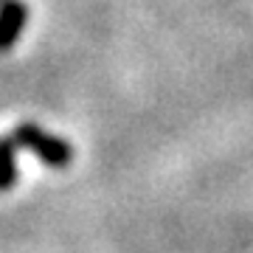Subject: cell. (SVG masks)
Segmentation results:
<instances>
[{"instance_id":"obj_1","label":"cell","mask_w":253,"mask_h":253,"mask_svg":"<svg viewBox=\"0 0 253 253\" xmlns=\"http://www.w3.org/2000/svg\"><path fill=\"white\" fill-rule=\"evenodd\" d=\"M11 138L17 141V146H26L28 152H34L37 161L48 169H68L73 163V146L65 138L42 129L40 124H31V121L17 124Z\"/></svg>"},{"instance_id":"obj_4","label":"cell","mask_w":253,"mask_h":253,"mask_svg":"<svg viewBox=\"0 0 253 253\" xmlns=\"http://www.w3.org/2000/svg\"><path fill=\"white\" fill-rule=\"evenodd\" d=\"M0 3H3V0H0Z\"/></svg>"},{"instance_id":"obj_3","label":"cell","mask_w":253,"mask_h":253,"mask_svg":"<svg viewBox=\"0 0 253 253\" xmlns=\"http://www.w3.org/2000/svg\"><path fill=\"white\" fill-rule=\"evenodd\" d=\"M17 141L11 135H0V194L17 186Z\"/></svg>"},{"instance_id":"obj_2","label":"cell","mask_w":253,"mask_h":253,"mask_svg":"<svg viewBox=\"0 0 253 253\" xmlns=\"http://www.w3.org/2000/svg\"><path fill=\"white\" fill-rule=\"evenodd\" d=\"M28 26V6L26 0H3L0 3V54H9L17 45Z\"/></svg>"}]
</instances>
